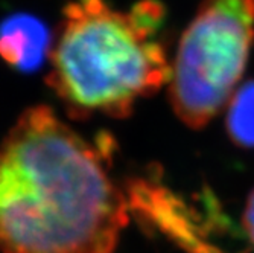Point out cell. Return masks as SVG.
Masks as SVG:
<instances>
[{
    "label": "cell",
    "mask_w": 254,
    "mask_h": 253,
    "mask_svg": "<svg viewBox=\"0 0 254 253\" xmlns=\"http://www.w3.org/2000/svg\"><path fill=\"white\" fill-rule=\"evenodd\" d=\"M254 41V0H204L171 64L169 101L190 128L230 102Z\"/></svg>",
    "instance_id": "obj_3"
},
{
    "label": "cell",
    "mask_w": 254,
    "mask_h": 253,
    "mask_svg": "<svg viewBox=\"0 0 254 253\" xmlns=\"http://www.w3.org/2000/svg\"><path fill=\"white\" fill-rule=\"evenodd\" d=\"M51 46L44 25L32 17H12L0 28V57L20 71L38 67Z\"/></svg>",
    "instance_id": "obj_4"
},
{
    "label": "cell",
    "mask_w": 254,
    "mask_h": 253,
    "mask_svg": "<svg viewBox=\"0 0 254 253\" xmlns=\"http://www.w3.org/2000/svg\"><path fill=\"white\" fill-rule=\"evenodd\" d=\"M95 145L48 105L21 113L0 142V253H113L129 218Z\"/></svg>",
    "instance_id": "obj_1"
},
{
    "label": "cell",
    "mask_w": 254,
    "mask_h": 253,
    "mask_svg": "<svg viewBox=\"0 0 254 253\" xmlns=\"http://www.w3.org/2000/svg\"><path fill=\"white\" fill-rule=\"evenodd\" d=\"M227 128L238 145L254 147V83L238 88L230 99Z\"/></svg>",
    "instance_id": "obj_5"
},
{
    "label": "cell",
    "mask_w": 254,
    "mask_h": 253,
    "mask_svg": "<svg viewBox=\"0 0 254 253\" xmlns=\"http://www.w3.org/2000/svg\"><path fill=\"white\" fill-rule=\"evenodd\" d=\"M244 227H245L251 243L254 244V191L251 192V195L247 201V208L244 212Z\"/></svg>",
    "instance_id": "obj_6"
},
{
    "label": "cell",
    "mask_w": 254,
    "mask_h": 253,
    "mask_svg": "<svg viewBox=\"0 0 254 253\" xmlns=\"http://www.w3.org/2000/svg\"><path fill=\"white\" fill-rule=\"evenodd\" d=\"M165 8L142 0L129 11L107 0H72L51 46L48 84L68 116L127 118L171 78L161 40Z\"/></svg>",
    "instance_id": "obj_2"
}]
</instances>
